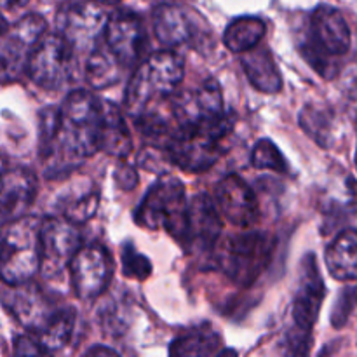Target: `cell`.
I'll return each instance as SVG.
<instances>
[{
	"mask_svg": "<svg viewBox=\"0 0 357 357\" xmlns=\"http://www.w3.org/2000/svg\"><path fill=\"white\" fill-rule=\"evenodd\" d=\"M188 202L185 187L178 178L160 176L143 197L136 223L143 229L166 230L176 241L183 243L187 232Z\"/></svg>",
	"mask_w": 357,
	"mask_h": 357,
	"instance_id": "6",
	"label": "cell"
},
{
	"mask_svg": "<svg viewBox=\"0 0 357 357\" xmlns=\"http://www.w3.org/2000/svg\"><path fill=\"white\" fill-rule=\"evenodd\" d=\"M356 162H357V155H356Z\"/></svg>",
	"mask_w": 357,
	"mask_h": 357,
	"instance_id": "38",
	"label": "cell"
},
{
	"mask_svg": "<svg viewBox=\"0 0 357 357\" xmlns=\"http://www.w3.org/2000/svg\"><path fill=\"white\" fill-rule=\"evenodd\" d=\"M103 107V131H101V150L115 157L131 153L132 142L121 110L114 103L101 101Z\"/></svg>",
	"mask_w": 357,
	"mask_h": 357,
	"instance_id": "22",
	"label": "cell"
},
{
	"mask_svg": "<svg viewBox=\"0 0 357 357\" xmlns=\"http://www.w3.org/2000/svg\"><path fill=\"white\" fill-rule=\"evenodd\" d=\"M115 180H117L119 187L124 188V190H131L136 183H138V178H136V171L129 166H121L115 173Z\"/></svg>",
	"mask_w": 357,
	"mask_h": 357,
	"instance_id": "32",
	"label": "cell"
},
{
	"mask_svg": "<svg viewBox=\"0 0 357 357\" xmlns=\"http://www.w3.org/2000/svg\"><path fill=\"white\" fill-rule=\"evenodd\" d=\"M265 31H267V24L264 20L255 16H241L236 17L225 28L223 42L232 52L243 54V52L260 45L265 37Z\"/></svg>",
	"mask_w": 357,
	"mask_h": 357,
	"instance_id": "25",
	"label": "cell"
},
{
	"mask_svg": "<svg viewBox=\"0 0 357 357\" xmlns=\"http://www.w3.org/2000/svg\"><path fill=\"white\" fill-rule=\"evenodd\" d=\"M171 114H173V128L185 126L209 124L227 114L223 110V96L218 82L215 79H206L195 89L181 93L171 101Z\"/></svg>",
	"mask_w": 357,
	"mask_h": 357,
	"instance_id": "11",
	"label": "cell"
},
{
	"mask_svg": "<svg viewBox=\"0 0 357 357\" xmlns=\"http://www.w3.org/2000/svg\"><path fill=\"white\" fill-rule=\"evenodd\" d=\"M241 63H243L244 73L255 89L267 94L279 93L282 89L281 72L275 65L274 56L267 47L257 45V47L243 52Z\"/></svg>",
	"mask_w": 357,
	"mask_h": 357,
	"instance_id": "20",
	"label": "cell"
},
{
	"mask_svg": "<svg viewBox=\"0 0 357 357\" xmlns=\"http://www.w3.org/2000/svg\"><path fill=\"white\" fill-rule=\"evenodd\" d=\"M77 223L66 218H47L40 223V272L52 279L68 268L70 261L80 250Z\"/></svg>",
	"mask_w": 357,
	"mask_h": 357,
	"instance_id": "10",
	"label": "cell"
},
{
	"mask_svg": "<svg viewBox=\"0 0 357 357\" xmlns=\"http://www.w3.org/2000/svg\"><path fill=\"white\" fill-rule=\"evenodd\" d=\"M73 324H75V310L73 309H63L47 317L37 335V342L44 354L61 351L68 344L73 333Z\"/></svg>",
	"mask_w": 357,
	"mask_h": 357,
	"instance_id": "26",
	"label": "cell"
},
{
	"mask_svg": "<svg viewBox=\"0 0 357 357\" xmlns=\"http://www.w3.org/2000/svg\"><path fill=\"white\" fill-rule=\"evenodd\" d=\"M45 20L38 14H26L16 24L0 33V82L14 80L26 70L28 58L45 33Z\"/></svg>",
	"mask_w": 357,
	"mask_h": 357,
	"instance_id": "9",
	"label": "cell"
},
{
	"mask_svg": "<svg viewBox=\"0 0 357 357\" xmlns=\"http://www.w3.org/2000/svg\"><path fill=\"white\" fill-rule=\"evenodd\" d=\"M275 237L265 232L229 236L216 253V261L227 278L239 286H251L272 261Z\"/></svg>",
	"mask_w": 357,
	"mask_h": 357,
	"instance_id": "7",
	"label": "cell"
},
{
	"mask_svg": "<svg viewBox=\"0 0 357 357\" xmlns=\"http://www.w3.org/2000/svg\"><path fill=\"white\" fill-rule=\"evenodd\" d=\"M124 66L119 63L114 52L108 49V45L103 42L94 45L93 51L89 52L84 68L86 80L94 87V89H105L119 80Z\"/></svg>",
	"mask_w": 357,
	"mask_h": 357,
	"instance_id": "23",
	"label": "cell"
},
{
	"mask_svg": "<svg viewBox=\"0 0 357 357\" xmlns=\"http://www.w3.org/2000/svg\"><path fill=\"white\" fill-rule=\"evenodd\" d=\"M326 267L338 281H357V230L338 234L326 250Z\"/></svg>",
	"mask_w": 357,
	"mask_h": 357,
	"instance_id": "21",
	"label": "cell"
},
{
	"mask_svg": "<svg viewBox=\"0 0 357 357\" xmlns=\"http://www.w3.org/2000/svg\"><path fill=\"white\" fill-rule=\"evenodd\" d=\"M222 213L218 206L204 194H199L188 202L187 232L183 246H190L194 251L215 250L222 236Z\"/></svg>",
	"mask_w": 357,
	"mask_h": 357,
	"instance_id": "17",
	"label": "cell"
},
{
	"mask_svg": "<svg viewBox=\"0 0 357 357\" xmlns=\"http://www.w3.org/2000/svg\"><path fill=\"white\" fill-rule=\"evenodd\" d=\"M40 271V223L21 218L0 236V279L21 286Z\"/></svg>",
	"mask_w": 357,
	"mask_h": 357,
	"instance_id": "5",
	"label": "cell"
},
{
	"mask_svg": "<svg viewBox=\"0 0 357 357\" xmlns=\"http://www.w3.org/2000/svg\"><path fill=\"white\" fill-rule=\"evenodd\" d=\"M0 229H2V227H0ZM0 236H2V230H0Z\"/></svg>",
	"mask_w": 357,
	"mask_h": 357,
	"instance_id": "37",
	"label": "cell"
},
{
	"mask_svg": "<svg viewBox=\"0 0 357 357\" xmlns=\"http://www.w3.org/2000/svg\"><path fill=\"white\" fill-rule=\"evenodd\" d=\"M14 351H16V354H28V356L44 354L42 347L38 345L37 338H31V337H20V338H17L16 345H14Z\"/></svg>",
	"mask_w": 357,
	"mask_h": 357,
	"instance_id": "31",
	"label": "cell"
},
{
	"mask_svg": "<svg viewBox=\"0 0 357 357\" xmlns=\"http://www.w3.org/2000/svg\"><path fill=\"white\" fill-rule=\"evenodd\" d=\"M169 354L176 357L222 354V337L208 324L192 328L171 344Z\"/></svg>",
	"mask_w": 357,
	"mask_h": 357,
	"instance_id": "24",
	"label": "cell"
},
{
	"mask_svg": "<svg viewBox=\"0 0 357 357\" xmlns=\"http://www.w3.org/2000/svg\"><path fill=\"white\" fill-rule=\"evenodd\" d=\"M103 107L87 91H73L58 108L54 136L40 146L47 174L72 169L87 157L101 150Z\"/></svg>",
	"mask_w": 357,
	"mask_h": 357,
	"instance_id": "1",
	"label": "cell"
},
{
	"mask_svg": "<svg viewBox=\"0 0 357 357\" xmlns=\"http://www.w3.org/2000/svg\"><path fill=\"white\" fill-rule=\"evenodd\" d=\"M122 272L128 278L143 281L152 274V264L146 260V257L139 255L135 248L128 244L126 248H122Z\"/></svg>",
	"mask_w": 357,
	"mask_h": 357,
	"instance_id": "29",
	"label": "cell"
},
{
	"mask_svg": "<svg viewBox=\"0 0 357 357\" xmlns=\"http://www.w3.org/2000/svg\"><path fill=\"white\" fill-rule=\"evenodd\" d=\"M30 0H0V7L2 9H20V7H24Z\"/></svg>",
	"mask_w": 357,
	"mask_h": 357,
	"instance_id": "33",
	"label": "cell"
},
{
	"mask_svg": "<svg viewBox=\"0 0 357 357\" xmlns=\"http://www.w3.org/2000/svg\"><path fill=\"white\" fill-rule=\"evenodd\" d=\"M37 181L26 169L0 171V227L17 222L30 209Z\"/></svg>",
	"mask_w": 357,
	"mask_h": 357,
	"instance_id": "18",
	"label": "cell"
},
{
	"mask_svg": "<svg viewBox=\"0 0 357 357\" xmlns=\"http://www.w3.org/2000/svg\"><path fill=\"white\" fill-rule=\"evenodd\" d=\"M251 164L257 169L278 171V173H288V162L281 150L271 142V139H260L251 152Z\"/></svg>",
	"mask_w": 357,
	"mask_h": 357,
	"instance_id": "27",
	"label": "cell"
},
{
	"mask_svg": "<svg viewBox=\"0 0 357 357\" xmlns=\"http://www.w3.org/2000/svg\"><path fill=\"white\" fill-rule=\"evenodd\" d=\"M357 302V286L356 288H347L340 293L337 300V305L331 310V323L337 328H342L349 319V314L352 312Z\"/></svg>",
	"mask_w": 357,
	"mask_h": 357,
	"instance_id": "30",
	"label": "cell"
},
{
	"mask_svg": "<svg viewBox=\"0 0 357 357\" xmlns=\"http://www.w3.org/2000/svg\"><path fill=\"white\" fill-rule=\"evenodd\" d=\"M152 26L155 38L166 49L187 44L194 37V23L183 7L174 3H162L152 14Z\"/></svg>",
	"mask_w": 357,
	"mask_h": 357,
	"instance_id": "19",
	"label": "cell"
},
{
	"mask_svg": "<svg viewBox=\"0 0 357 357\" xmlns=\"http://www.w3.org/2000/svg\"><path fill=\"white\" fill-rule=\"evenodd\" d=\"M183 59L171 49L149 56L146 61L142 63L132 73L126 87V110L132 117H138L149 108L150 101L173 94L183 80Z\"/></svg>",
	"mask_w": 357,
	"mask_h": 357,
	"instance_id": "3",
	"label": "cell"
},
{
	"mask_svg": "<svg viewBox=\"0 0 357 357\" xmlns=\"http://www.w3.org/2000/svg\"><path fill=\"white\" fill-rule=\"evenodd\" d=\"M351 49V30L344 14L331 6L316 7L310 14L302 54L326 79L337 75L335 58Z\"/></svg>",
	"mask_w": 357,
	"mask_h": 357,
	"instance_id": "4",
	"label": "cell"
},
{
	"mask_svg": "<svg viewBox=\"0 0 357 357\" xmlns=\"http://www.w3.org/2000/svg\"><path fill=\"white\" fill-rule=\"evenodd\" d=\"M94 2H100V3H117L121 0H94Z\"/></svg>",
	"mask_w": 357,
	"mask_h": 357,
	"instance_id": "36",
	"label": "cell"
},
{
	"mask_svg": "<svg viewBox=\"0 0 357 357\" xmlns=\"http://www.w3.org/2000/svg\"><path fill=\"white\" fill-rule=\"evenodd\" d=\"M98 202H100V194H98L96 188H87V190L79 192L75 197L66 201L65 218L77 223V225L87 222L96 213Z\"/></svg>",
	"mask_w": 357,
	"mask_h": 357,
	"instance_id": "28",
	"label": "cell"
},
{
	"mask_svg": "<svg viewBox=\"0 0 357 357\" xmlns=\"http://www.w3.org/2000/svg\"><path fill=\"white\" fill-rule=\"evenodd\" d=\"M101 354L110 357V356H117V352L112 351L110 347H93V349H89V351L86 352V356H96L98 357Z\"/></svg>",
	"mask_w": 357,
	"mask_h": 357,
	"instance_id": "34",
	"label": "cell"
},
{
	"mask_svg": "<svg viewBox=\"0 0 357 357\" xmlns=\"http://www.w3.org/2000/svg\"><path fill=\"white\" fill-rule=\"evenodd\" d=\"M75 68V47L59 31L44 35L28 58L26 73L42 89H59Z\"/></svg>",
	"mask_w": 357,
	"mask_h": 357,
	"instance_id": "8",
	"label": "cell"
},
{
	"mask_svg": "<svg viewBox=\"0 0 357 357\" xmlns=\"http://www.w3.org/2000/svg\"><path fill=\"white\" fill-rule=\"evenodd\" d=\"M232 129L234 117L230 114L209 124L173 128L164 152L171 164L185 173H202L222 157L223 142Z\"/></svg>",
	"mask_w": 357,
	"mask_h": 357,
	"instance_id": "2",
	"label": "cell"
},
{
	"mask_svg": "<svg viewBox=\"0 0 357 357\" xmlns=\"http://www.w3.org/2000/svg\"><path fill=\"white\" fill-rule=\"evenodd\" d=\"M107 14L94 3V0H72L66 2L56 16L58 31L75 47L87 49L103 35Z\"/></svg>",
	"mask_w": 357,
	"mask_h": 357,
	"instance_id": "12",
	"label": "cell"
},
{
	"mask_svg": "<svg viewBox=\"0 0 357 357\" xmlns=\"http://www.w3.org/2000/svg\"><path fill=\"white\" fill-rule=\"evenodd\" d=\"M324 300V282L317 268L314 255H307L300 267L298 288L293 298V321L295 330L300 333L310 335L319 316L321 305Z\"/></svg>",
	"mask_w": 357,
	"mask_h": 357,
	"instance_id": "15",
	"label": "cell"
},
{
	"mask_svg": "<svg viewBox=\"0 0 357 357\" xmlns=\"http://www.w3.org/2000/svg\"><path fill=\"white\" fill-rule=\"evenodd\" d=\"M73 289L80 300H96L112 279V261L101 246L80 248L68 265Z\"/></svg>",
	"mask_w": 357,
	"mask_h": 357,
	"instance_id": "13",
	"label": "cell"
},
{
	"mask_svg": "<svg viewBox=\"0 0 357 357\" xmlns=\"http://www.w3.org/2000/svg\"><path fill=\"white\" fill-rule=\"evenodd\" d=\"M215 199L222 216L232 225L248 229L258 222L260 209L257 197L250 185L237 174H230L216 185Z\"/></svg>",
	"mask_w": 357,
	"mask_h": 357,
	"instance_id": "16",
	"label": "cell"
},
{
	"mask_svg": "<svg viewBox=\"0 0 357 357\" xmlns=\"http://www.w3.org/2000/svg\"><path fill=\"white\" fill-rule=\"evenodd\" d=\"M103 40L124 68L135 65L146 44V31L138 14L117 10L107 20Z\"/></svg>",
	"mask_w": 357,
	"mask_h": 357,
	"instance_id": "14",
	"label": "cell"
},
{
	"mask_svg": "<svg viewBox=\"0 0 357 357\" xmlns=\"http://www.w3.org/2000/svg\"><path fill=\"white\" fill-rule=\"evenodd\" d=\"M7 21H6V17L2 16V13H0V33H2V31H6L7 30Z\"/></svg>",
	"mask_w": 357,
	"mask_h": 357,
	"instance_id": "35",
	"label": "cell"
}]
</instances>
